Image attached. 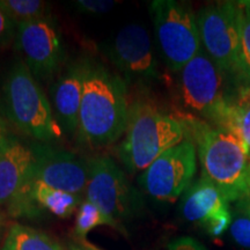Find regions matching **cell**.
I'll return each instance as SVG.
<instances>
[{"instance_id":"6da1fadb","label":"cell","mask_w":250,"mask_h":250,"mask_svg":"<svg viewBox=\"0 0 250 250\" xmlns=\"http://www.w3.org/2000/svg\"><path fill=\"white\" fill-rule=\"evenodd\" d=\"M127 88L121 76L86 61L78 136L92 148L107 147L123 136L129 121Z\"/></svg>"},{"instance_id":"7a4b0ae2","label":"cell","mask_w":250,"mask_h":250,"mask_svg":"<svg viewBox=\"0 0 250 250\" xmlns=\"http://www.w3.org/2000/svg\"><path fill=\"white\" fill-rule=\"evenodd\" d=\"M187 137L195 144L202 176L218 188L228 203L250 196V156L239 137L199 118L181 117Z\"/></svg>"},{"instance_id":"3957f363","label":"cell","mask_w":250,"mask_h":250,"mask_svg":"<svg viewBox=\"0 0 250 250\" xmlns=\"http://www.w3.org/2000/svg\"><path fill=\"white\" fill-rule=\"evenodd\" d=\"M187 139L179 118L161 111L154 103L139 100L130 104L129 121L117 154L130 174L144 171L166 151Z\"/></svg>"},{"instance_id":"277c9868","label":"cell","mask_w":250,"mask_h":250,"mask_svg":"<svg viewBox=\"0 0 250 250\" xmlns=\"http://www.w3.org/2000/svg\"><path fill=\"white\" fill-rule=\"evenodd\" d=\"M236 85L202 49L179 72L177 92L188 115L228 131Z\"/></svg>"},{"instance_id":"5b68a950","label":"cell","mask_w":250,"mask_h":250,"mask_svg":"<svg viewBox=\"0 0 250 250\" xmlns=\"http://www.w3.org/2000/svg\"><path fill=\"white\" fill-rule=\"evenodd\" d=\"M7 118L21 132L48 143L58 139L62 129L56 121L49 96L23 62H17L2 85Z\"/></svg>"},{"instance_id":"8992f818","label":"cell","mask_w":250,"mask_h":250,"mask_svg":"<svg viewBox=\"0 0 250 250\" xmlns=\"http://www.w3.org/2000/svg\"><path fill=\"white\" fill-rule=\"evenodd\" d=\"M148 8L162 58L179 73L203 49L196 13L189 2L176 0H154Z\"/></svg>"},{"instance_id":"52a82bcc","label":"cell","mask_w":250,"mask_h":250,"mask_svg":"<svg viewBox=\"0 0 250 250\" xmlns=\"http://www.w3.org/2000/svg\"><path fill=\"white\" fill-rule=\"evenodd\" d=\"M87 160L86 199L98 206L124 232L123 223L140 217L145 211L144 195L111 158L94 156Z\"/></svg>"},{"instance_id":"ba28073f","label":"cell","mask_w":250,"mask_h":250,"mask_svg":"<svg viewBox=\"0 0 250 250\" xmlns=\"http://www.w3.org/2000/svg\"><path fill=\"white\" fill-rule=\"evenodd\" d=\"M196 17L203 50L234 83H241L237 1L208 5Z\"/></svg>"},{"instance_id":"9c48e42d","label":"cell","mask_w":250,"mask_h":250,"mask_svg":"<svg viewBox=\"0 0 250 250\" xmlns=\"http://www.w3.org/2000/svg\"><path fill=\"white\" fill-rule=\"evenodd\" d=\"M196 170L197 149L195 144L187 137L144 170L138 182L143 191L151 198L173 203L191 186Z\"/></svg>"},{"instance_id":"30bf717a","label":"cell","mask_w":250,"mask_h":250,"mask_svg":"<svg viewBox=\"0 0 250 250\" xmlns=\"http://www.w3.org/2000/svg\"><path fill=\"white\" fill-rule=\"evenodd\" d=\"M15 35L23 62L37 80H49L61 72L65 48L52 15L17 23Z\"/></svg>"},{"instance_id":"8fae6325","label":"cell","mask_w":250,"mask_h":250,"mask_svg":"<svg viewBox=\"0 0 250 250\" xmlns=\"http://www.w3.org/2000/svg\"><path fill=\"white\" fill-rule=\"evenodd\" d=\"M105 52L127 81L148 83L159 79V62L151 36L142 24L130 23L122 28Z\"/></svg>"},{"instance_id":"7c38bea8","label":"cell","mask_w":250,"mask_h":250,"mask_svg":"<svg viewBox=\"0 0 250 250\" xmlns=\"http://www.w3.org/2000/svg\"><path fill=\"white\" fill-rule=\"evenodd\" d=\"M35 164L28 180L83 196L88 182V160L45 144H33Z\"/></svg>"},{"instance_id":"4fadbf2b","label":"cell","mask_w":250,"mask_h":250,"mask_svg":"<svg viewBox=\"0 0 250 250\" xmlns=\"http://www.w3.org/2000/svg\"><path fill=\"white\" fill-rule=\"evenodd\" d=\"M180 212L184 220L201 227L212 237L223 236L233 218L227 199L203 176L182 195Z\"/></svg>"},{"instance_id":"5bb4252c","label":"cell","mask_w":250,"mask_h":250,"mask_svg":"<svg viewBox=\"0 0 250 250\" xmlns=\"http://www.w3.org/2000/svg\"><path fill=\"white\" fill-rule=\"evenodd\" d=\"M81 202V196L27 180L7 205V211L14 218L39 219L51 214L66 219L78 210Z\"/></svg>"},{"instance_id":"9a60e30c","label":"cell","mask_w":250,"mask_h":250,"mask_svg":"<svg viewBox=\"0 0 250 250\" xmlns=\"http://www.w3.org/2000/svg\"><path fill=\"white\" fill-rule=\"evenodd\" d=\"M86 61L71 62L59 72L49 87V100L55 118L62 132L68 137L78 133Z\"/></svg>"},{"instance_id":"2e32d148","label":"cell","mask_w":250,"mask_h":250,"mask_svg":"<svg viewBox=\"0 0 250 250\" xmlns=\"http://www.w3.org/2000/svg\"><path fill=\"white\" fill-rule=\"evenodd\" d=\"M35 164L34 145L13 137L0 152V206H7L30 176Z\"/></svg>"},{"instance_id":"e0dca14e","label":"cell","mask_w":250,"mask_h":250,"mask_svg":"<svg viewBox=\"0 0 250 250\" xmlns=\"http://www.w3.org/2000/svg\"><path fill=\"white\" fill-rule=\"evenodd\" d=\"M0 250H66L48 234L20 224L9 227Z\"/></svg>"},{"instance_id":"ac0fdd59","label":"cell","mask_w":250,"mask_h":250,"mask_svg":"<svg viewBox=\"0 0 250 250\" xmlns=\"http://www.w3.org/2000/svg\"><path fill=\"white\" fill-rule=\"evenodd\" d=\"M228 131L241 139L250 156V85L237 83L234 88Z\"/></svg>"},{"instance_id":"d6986e66","label":"cell","mask_w":250,"mask_h":250,"mask_svg":"<svg viewBox=\"0 0 250 250\" xmlns=\"http://www.w3.org/2000/svg\"><path fill=\"white\" fill-rule=\"evenodd\" d=\"M110 226L115 229L120 230V228L111 219H109L95 204L89 201H83L77 210L76 226L74 233L79 240H85L87 234L94 228L102 226Z\"/></svg>"},{"instance_id":"ffe728a7","label":"cell","mask_w":250,"mask_h":250,"mask_svg":"<svg viewBox=\"0 0 250 250\" xmlns=\"http://www.w3.org/2000/svg\"><path fill=\"white\" fill-rule=\"evenodd\" d=\"M0 7L15 24L51 15L49 14V5L41 0H0Z\"/></svg>"},{"instance_id":"44dd1931","label":"cell","mask_w":250,"mask_h":250,"mask_svg":"<svg viewBox=\"0 0 250 250\" xmlns=\"http://www.w3.org/2000/svg\"><path fill=\"white\" fill-rule=\"evenodd\" d=\"M240 30V83L250 85V12L237 1Z\"/></svg>"},{"instance_id":"7402d4cb","label":"cell","mask_w":250,"mask_h":250,"mask_svg":"<svg viewBox=\"0 0 250 250\" xmlns=\"http://www.w3.org/2000/svg\"><path fill=\"white\" fill-rule=\"evenodd\" d=\"M229 234L233 242L243 250H250V213L246 211L233 212Z\"/></svg>"},{"instance_id":"603a6c76","label":"cell","mask_w":250,"mask_h":250,"mask_svg":"<svg viewBox=\"0 0 250 250\" xmlns=\"http://www.w3.org/2000/svg\"><path fill=\"white\" fill-rule=\"evenodd\" d=\"M73 4L81 13L101 15L108 13L116 5V1H107V0H78V1H74Z\"/></svg>"},{"instance_id":"cb8c5ba5","label":"cell","mask_w":250,"mask_h":250,"mask_svg":"<svg viewBox=\"0 0 250 250\" xmlns=\"http://www.w3.org/2000/svg\"><path fill=\"white\" fill-rule=\"evenodd\" d=\"M15 30H17V24L6 14L4 9L0 7V50L11 42Z\"/></svg>"},{"instance_id":"d4e9b609","label":"cell","mask_w":250,"mask_h":250,"mask_svg":"<svg viewBox=\"0 0 250 250\" xmlns=\"http://www.w3.org/2000/svg\"><path fill=\"white\" fill-rule=\"evenodd\" d=\"M167 250H210L198 240L191 236H180L167 246Z\"/></svg>"},{"instance_id":"484cf974","label":"cell","mask_w":250,"mask_h":250,"mask_svg":"<svg viewBox=\"0 0 250 250\" xmlns=\"http://www.w3.org/2000/svg\"><path fill=\"white\" fill-rule=\"evenodd\" d=\"M13 134H11V132H9L4 118L0 116V152L7 146V144L11 142V139L13 138Z\"/></svg>"},{"instance_id":"4316f807","label":"cell","mask_w":250,"mask_h":250,"mask_svg":"<svg viewBox=\"0 0 250 250\" xmlns=\"http://www.w3.org/2000/svg\"><path fill=\"white\" fill-rule=\"evenodd\" d=\"M66 250H99L95 247L87 243L85 240H78V241H70L66 247Z\"/></svg>"},{"instance_id":"83f0119b","label":"cell","mask_w":250,"mask_h":250,"mask_svg":"<svg viewBox=\"0 0 250 250\" xmlns=\"http://www.w3.org/2000/svg\"><path fill=\"white\" fill-rule=\"evenodd\" d=\"M240 4H241L247 11L250 12V0H240Z\"/></svg>"},{"instance_id":"f1b7e54d","label":"cell","mask_w":250,"mask_h":250,"mask_svg":"<svg viewBox=\"0 0 250 250\" xmlns=\"http://www.w3.org/2000/svg\"><path fill=\"white\" fill-rule=\"evenodd\" d=\"M1 228H2V217L0 215V232H1Z\"/></svg>"}]
</instances>
